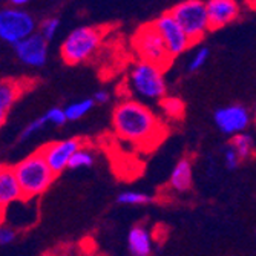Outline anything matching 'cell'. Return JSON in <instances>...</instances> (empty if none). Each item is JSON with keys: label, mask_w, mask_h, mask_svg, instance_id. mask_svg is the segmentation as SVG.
<instances>
[{"label": "cell", "mask_w": 256, "mask_h": 256, "mask_svg": "<svg viewBox=\"0 0 256 256\" xmlns=\"http://www.w3.org/2000/svg\"><path fill=\"white\" fill-rule=\"evenodd\" d=\"M161 109L169 118H180L184 112V103L176 97H164L161 102Z\"/></svg>", "instance_id": "44dd1931"}, {"label": "cell", "mask_w": 256, "mask_h": 256, "mask_svg": "<svg viewBox=\"0 0 256 256\" xmlns=\"http://www.w3.org/2000/svg\"><path fill=\"white\" fill-rule=\"evenodd\" d=\"M152 23L156 28V31L161 34L162 40H164L166 48L172 58L181 56L186 50H189L194 44L190 37L186 34V31L180 26V23L174 18V16L170 12L160 16Z\"/></svg>", "instance_id": "ba28073f"}, {"label": "cell", "mask_w": 256, "mask_h": 256, "mask_svg": "<svg viewBox=\"0 0 256 256\" xmlns=\"http://www.w3.org/2000/svg\"><path fill=\"white\" fill-rule=\"evenodd\" d=\"M80 148H82V142L78 138H64L43 146L40 150L46 162L52 169V172L56 175H60L63 170L69 169V162H71L74 154Z\"/></svg>", "instance_id": "30bf717a"}, {"label": "cell", "mask_w": 256, "mask_h": 256, "mask_svg": "<svg viewBox=\"0 0 256 256\" xmlns=\"http://www.w3.org/2000/svg\"><path fill=\"white\" fill-rule=\"evenodd\" d=\"M154 201V196L140 190H124L117 196V202L122 206H146Z\"/></svg>", "instance_id": "d6986e66"}, {"label": "cell", "mask_w": 256, "mask_h": 256, "mask_svg": "<svg viewBox=\"0 0 256 256\" xmlns=\"http://www.w3.org/2000/svg\"><path fill=\"white\" fill-rule=\"evenodd\" d=\"M102 31L94 26H80L63 40L60 56L68 64H80L96 54L102 43Z\"/></svg>", "instance_id": "277c9868"}, {"label": "cell", "mask_w": 256, "mask_h": 256, "mask_svg": "<svg viewBox=\"0 0 256 256\" xmlns=\"http://www.w3.org/2000/svg\"><path fill=\"white\" fill-rule=\"evenodd\" d=\"M164 69L146 63L136 62L132 64L128 74V88L130 94L144 102H161L166 97V78Z\"/></svg>", "instance_id": "3957f363"}, {"label": "cell", "mask_w": 256, "mask_h": 256, "mask_svg": "<svg viewBox=\"0 0 256 256\" xmlns=\"http://www.w3.org/2000/svg\"><path fill=\"white\" fill-rule=\"evenodd\" d=\"M12 170L20 182L25 200H34L44 194L57 176L46 162L40 149L18 161L12 166Z\"/></svg>", "instance_id": "7a4b0ae2"}, {"label": "cell", "mask_w": 256, "mask_h": 256, "mask_svg": "<svg viewBox=\"0 0 256 256\" xmlns=\"http://www.w3.org/2000/svg\"><path fill=\"white\" fill-rule=\"evenodd\" d=\"M128 250L130 256H152L154 238L144 226H134L128 234Z\"/></svg>", "instance_id": "5bb4252c"}, {"label": "cell", "mask_w": 256, "mask_h": 256, "mask_svg": "<svg viewBox=\"0 0 256 256\" xmlns=\"http://www.w3.org/2000/svg\"><path fill=\"white\" fill-rule=\"evenodd\" d=\"M222 161H224V166L228 169V170H235L240 168V164L242 162L240 154L235 150V148L232 146L230 143H227L222 149Z\"/></svg>", "instance_id": "603a6c76"}, {"label": "cell", "mask_w": 256, "mask_h": 256, "mask_svg": "<svg viewBox=\"0 0 256 256\" xmlns=\"http://www.w3.org/2000/svg\"><path fill=\"white\" fill-rule=\"evenodd\" d=\"M22 200H25V196L12 168L4 164L0 170V212H5L10 206Z\"/></svg>", "instance_id": "7c38bea8"}, {"label": "cell", "mask_w": 256, "mask_h": 256, "mask_svg": "<svg viewBox=\"0 0 256 256\" xmlns=\"http://www.w3.org/2000/svg\"><path fill=\"white\" fill-rule=\"evenodd\" d=\"M94 104H96V102L92 98H83V100H77L74 103H69L64 108V114L68 117V122L82 120L92 109H94Z\"/></svg>", "instance_id": "ac0fdd59"}, {"label": "cell", "mask_w": 256, "mask_h": 256, "mask_svg": "<svg viewBox=\"0 0 256 256\" xmlns=\"http://www.w3.org/2000/svg\"><path fill=\"white\" fill-rule=\"evenodd\" d=\"M207 12L210 20V30H220L240 16V6L236 0H208Z\"/></svg>", "instance_id": "4fadbf2b"}, {"label": "cell", "mask_w": 256, "mask_h": 256, "mask_svg": "<svg viewBox=\"0 0 256 256\" xmlns=\"http://www.w3.org/2000/svg\"><path fill=\"white\" fill-rule=\"evenodd\" d=\"M48 256H76V254H72L71 252H63V250H58V252H54V253H51V254H48Z\"/></svg>", "instance_id": "f546056e"}, {"label": "cell", "mask_w": 256, "mask_h": 256, "mask_svg": "<svg viewBox=\"0 0 256 256\" xmlns=\"http://www.w3.org/2000/svg\"><path fill=\"white\" fill-rule=\"evenodd\" d=\"M36 34V20L20 8H5L0 12V38L16 46Z\"/></svg>", "instance_id": "52a82bcc"}, {"label": "cell", "mask_w": 256, "mask_h": 256, "mask_svg": "<svg viewBox=\"0 0 256 256\" xmlns=\"http://www.w3.org/2000/svg\"><path fill=\"white\" fill-rule=\"evenodd\" d=\"M46 117H48V122L51 126H56V128H60L63 126L66 122H68V117H66V114H64V108H51L50 110H46Z\"/></svg>", "instance_id": "484cf974"}, {"label": "cell", "mask_w": 256, "mask_h": 256, "mask_svg": "<svg viewBox=\"0 0 256 256\" xmlns=\"http://www.w3.org/2000/svg\"><path fill=\"white\" fill-rule=\"evenodd\" d=\"M208 56H210V51L208 48H200L194 52V56L190 57L189 63H188V69L189 72H196L206 64V62L208 60Z\"/></svg>", "instance_id": "cb8c5ba5"}, {"label": "cell", "mask_w": 256, "mask_h": 256, "mask_svg": "<svg viewBox=\"0 0 256 256\" xmlns=\"http://www.w3.org/2000/svg\"><path fill=\"white\" fill-rule=\"evenodd\" d=\"M253 117L248 109L242 104H227L216 109L214 115V122L218 130L227 136H236L244 134L250 126Z\"/></svg>", "instance_id": "9c48e42d"}, {"label": "cell", "mask_w": 256, "mask_h": 256, "mask_svg": "<svg viewBox=\"0 0 256 256\" xmlns=\"http://www.w3.org/2000/svg\"><path fill=\"white\" fill-rule=\"evenodd\" d=\"M58 26H60V20L56 18V17H50V18H44L42 23H40V34L46 38V40H52L56 32L58 31Z\"/></svg>", "instance_id": "d4e9b609"}, {"label": "cell", "mask_w": 256, "mask_h": 256, "mask_svg": "<svg viewBox=\"0 0 256 256\" xmlns=\"http://www.w3.org/2000/svg\"><path fill=\"white\" fill-rule=\"evenodd\" d=\"M132 46L140 62H146L162 69H166L170 64L172 57L154 23H146L136 30L132 37Z\"/></svg>", "instance_id": "5b68a950"}, {"label": "cell", "mask_w": 256, "mask_h": 256, "mask_svg": "<svg viewBox=\"0 0 256 256\" xmlns=\"http://www.w3.org/2000/svg\"><path fill=\"white\" fill-rule=\"evenodd\" d=\"M10 2L14 5V8H18V6H23V5H26L30 4L31 0H10Z\"/></svg>", "instance_id": "f1b7e54d"}, {"label": "cell", "mask_w": 256, "mask_h": 256, "mask_svg": "<svg viewBox=\"0 0 256 256\" xmlns=\"http://www.w3.org/2000/svg\"><path fill=\"white\" fill-rule=\"evenodd\" d=\"M22 82L17 80H2L0 83V124L6 123V117L12 109L17 98L22 96Z\"/></svg>", "instance_id": "2e32d148"}, {"label": "cell", "mask_w": 256, "mask_h": 256, "mask_svg": "<svg viewBox=\"0 0 256 256\" xmlns=\"http://www.w3.org/2000/svg\"><path fill=\"white\" fill-rule=\"evenodd\" d=\"M230 144L235 148V150L240 154V156H241L242 161L252 158L253 154H254V150H256L254 138H253V135H250V134H247V132L234 136V138L230 140Z\"/></svg>", "instance_id": "e0dca14e"}, {"label": "cell", "mask_w": 256, "mask_h": 256, "mask_svg": "<svg viewBox=\"0 0 256 256\" xmlns=\"http://www.w3.org/2000/svg\"><path fill=\"white\" fill-rule=\"evenodd\" d=\"M254 236H256V227H254Z\"/></svg>", "instance_id": "1f68e13d"}, {"label": "cell", "mask_w": 256, "mask_h": 256, "mask_svg": "<svg viewBox=\"0 0 256 256\" xmlns=\"http://www.w3.org/2000/svg\"><path fill=\"white\" fill-rule=\"evenodd\" d=\"M112 128L124 142L143 149L155 148L166 135V128L144 103L126 98L112 112Z\"/></svg>", "instance_id": "6da1fadb"}, {"label": "cell", "mask_w": 256, "mask_h": 256, "mask_svg": "<svg viewBox=\"0 0 256 256\" xmlns=\"http://www.w3.org/2000/svg\"><path fill=\"white\" fill-rule=\"evenodd\" d=\"M46 126H51V124H50V122H48V117H46V114H43V115H40L38 118H36L34 122L28 123V124L25 126V129H23V130L20 132V142H25V140H28V138H31V136H34V135H37V134L42 132Z\"/></svg>", "instance_id": "7402d4cb"}, {"label": "cell", "mask_w": 256, "mask_h": 256, "mask_svg": "<svg viewBox=\"0 0 256 256\" xmlns=\"http://www.w3.org/2000/svg\"><path fill=\"white\" fill-rule=\"evenodd\" d=\"M253 124L256 128V108H254V112H253Z\"/></svg>", "instance_id": "4dcf8cb0"}, {"label": "cell", "mask_w": 256, "mask_h": 256, "mask_svg": "<svg viewBox=\"0 0 256 256\" xmlns=\"http://www.w3.org/2000/svg\"><path fill=\"white\" fill-rule=\"evenodd\" d=\"M17 240V230L11 224H2L0 226V244L4 247L12 244Z\"/></svg>", "instance_id": "4316f807"}, {"label": "cell", "mask_w": 256, "mask_h": 256, "mask_svg": "<svg viewBox=\"0 0 256 256\" xmlns=\"http://www.w3.org/2000/svg\"><path fill=\"white\" fill-rule=\"evenodd\" d=\"M92 100H94L97 104H106L110 100V94H109L108 90H104V89H100V90H97L96 94H94Z\"/></svg>", "instance_id": "83f0119b"}, {"label": "cell", "mask_w": 256, "mask_h": 256, "mask_svg": "<svg viewBox=\"0 0 256 256\" xmlns=\"http://www.w3.org/2000/svg\"><path fill=\"white\" fill-rule=\"evenodd\" d=\"M192 186H194V164L189 158H181L170 172L169 188L174 192L182 194L190 190Z\"/></svg>", "instance_id": "9a60e30c"}, {"label": "cell", "mask_w": 256, "mask_h": 256, "mask_svg": "<svg viewBox=\"0 0 256 256\" xmlns=\"http://www.w3.org/2000/svg\"><path fill=\"white\" fill-rule=\"evenodd\" d=\"M169 12L194 43L200 42L210 30L207 4L202 0H184V2L175 5Z\"/></svg>", "instance_id": "8992f818"}, {"label": "cell", "mask_w": 256, "mask_h": 256, "mask_svg": "<svg viewBox=\"0 0 256 256\" xmlns=\"http://www.w3.org/2000/svg\"><path fill=\"white\" fill-rule=\"evenodd\" d=\"M14 54L17 60L31 68H42L48 60V40L40 32L30 36L14 46Z\"/></svg>", "instance_id": "8fae6325"}, {"label": "cell", "mask_w": 256, "mask_h": 256, "mask_svg": "<svg viewBox=\"0 0 256 256\" xmlns=\"http://www.w3.org/2000/svg\"><path fill=\"white\" fill-rule=\"evenodd\" d=\"M94 162H96V155H94V152H92L89 148H83V146H82V148L74 154L71 162H69V169H71V170L88 169V168H92V166H94Z\"/></svg>", "instance_id": "ffe728a7"}]
</instances>
